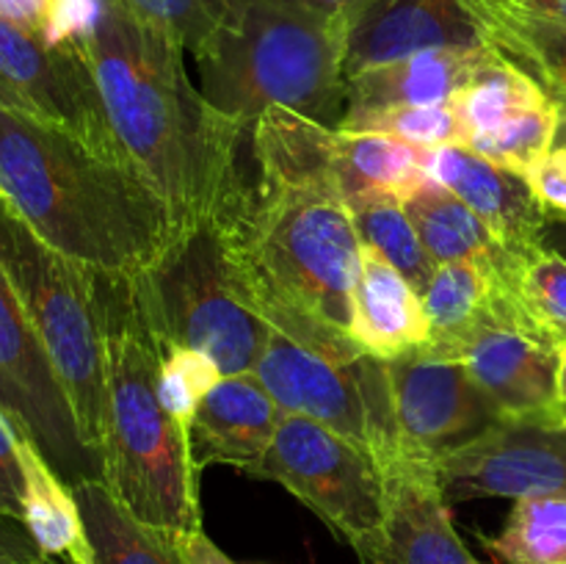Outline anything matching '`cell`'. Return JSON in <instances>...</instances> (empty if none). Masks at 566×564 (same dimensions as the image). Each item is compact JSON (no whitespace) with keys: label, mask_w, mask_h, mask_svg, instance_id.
<instances>
[{"label":"cell","mask_w":566,"mask_h":564,"mask_svg":"<svg viewBox=\"0 0 566 564\" xmlns=\"http://www.w3.org/2000/svg\"><path fill=\"white\" fill-rule=\"evenodd\" d=\"M254 177L216 221L227 280L265 326L332 359L365 357L348 341L363 241L337 160V127L291 108L254 122Z\"/></svg>","instance_id":"cell-1"},{"label":"cell","mask_w":566,"mask_h":564,"mask_svg":"<svg viewBox=\"0 0 566 564\" xmlns=\"http://www.w3.org/2000/svg\"><path fill=\"white\" fill-rule=\"evenodd\" d=\"M77 42L122 153L166 202L175 236L216 224L249 182L241 160L249 133L193 86L186 48L122 0H97Z\"/></svg>","instance_id":"cell-2"},{"label":"cell","mask_w":566,"mask_h":564,"mask_svg":"<svg viewBox=\"0 0 566 564\" xmlns=\"http://www.w3.org/2000/svg\"><path fill=\"white\" fill-rule=\"evenodd\" d=\"M0 194L64 258L133 280L175 241L169 208L133 166L0 103Z\"/></svg>","instance_id":"cell-3"},{"label":"cell","mask_w":566,"mask_h":564,"mask_svg":"<svg viewBox=\"0 0 566 564\" xmlns=\"http://www.w3.org/2000/svg\"><path fill=\"white\" fill-rule=\"evenodd\" d=\"M105 321L103 484L149 529L202 531L191 437L158 398L160 352L130 280L99 274Z\"/></svg>","instance_id":"cell-4"},{"label":"cell","mask_w":566,"mask_h":564,"mask_svg":"<svg viewBox=\"0 0 566 564\" xmlns=\"http://www.w3.org/2000/svg\"><path fill=\"white\" fill-rule=\"evenodd\" d=\"M346 48L348 17L302 0H224L193 53L199 92L247 133L269 108L337 127L346 114Z\"/></svg>","instance_id":"cell-5"},{"label":"cell","mask_w":566,"mask_h":564,"mask_svg":"<svg viewBox=\"0 0 566 564\" xmlns=\"http://www.w3.org/2000/svg\"><path fill=\"white\" fill-rule=\"evenodd\" d=\"M0 269L36 326L88 446H105V321L99 274L64 258L0 194Z\"/></svg>","instance_id":"cell-6"},{"label":"cell","mask_w":566,"mask_h":564,"mask_svg":"<svg viewBox=\"0 0 566 564\" xmlns=\"http://www.w3.org/2000/svg\"><path fill=\"white\" fill-rule=\"evenodd\" d=\"M130 285L160 352L197 348L224 376L252 374L271 330L232 291L216 224L175 236Z\"/></svg>","instance_id":"cell-7"},{"label":"cell","mask_w":566,"mask_h":564,"mask_svg":"<svg viewBox=\"0 0 566 564\" xmlns=\"http://www.w3.org/2000/svg\"><path fill=\"white\" fill-rule=\"evenodd\" d=\"M252 374L282 412L313 418L346 437L379 464L385 479L401 470H418L403 457L385 359L332 363L271 330Z\"/></svg>","instance_id":"cell-8"},{"label":"cell","mask_w":566,"mask_h":564,"mask_svg":"<svg viewBox=\"0 0 566 564\" xmlns=\"http://www.w3.org/2000/svg\"><path fill=\"white\" fill-rule=\"evenodd\" d=\"M249 476L285 487L365 564L374 562L385 534L387 479L346 437L313 418L282 412L269 453Z\"/></svg>","instance_id":"cell-9"},{"label":"cell","mask_w":566,"mask_h":564,"mask_svg":"<svg viewBox=\"0 0 566 564\" xmlns=\"http://www.w3.org/2000/svg\"><path fill=\"white\" fill-rule=\"evenodd\" d=\"M0 412L70 487L103 481V457L83 437L64 382L0 269Z\"/></svg>","instance_id":"cell-10"},{"label":"cell","mask_w":566,"mask_h":564,"mask_svg":"<svg viewBox=\"0 0 566 564\" xmlns=\"http://www.w3.org/2000/svg\"><path fill=\"white\" fill-rule=\"evenodd\" d=\"M403 457L412 468L437 464L503 418L462 359L429 346L385 359Z\"/></svg>","instance_id":"cell-11"},{"label":"cell","mask_w":566,"mask_h":564,"mask_svg":"<svg viewBox=\"0 0 566 564\" xmlns=\"http://www.w3.org/2000/svg\"><path fill=\"white\" fill-rule=\"evenodd\" d=\"M0 103L28 111L111 160L133 166L122 153L97 81L81 42L50 44L0 22Z\"/></svg>","instance_id":"cell-12"},{"label":"cell","mask_w":566,"mask_h":564,"mask_svg":"<svg viewBox=\"0 0 566 564\" xmlns=\"http://www.w3.org/2000/svg\"><path fill=\"white\" fill-rule=\"evenodd\" d=\"M446 501L566 498V409L514 415L437 464Z\"/></svg>","instance_id":"cell-13"},{"label":"cell","mask_w":566,"mask_h":564,"mask_svg":"<svg viewBox=\"0 0 566 564\" xmlns=\"http://www.w3.org/2000/svg\"><path fill=\"white\" fill-rule=\"evenodd\" d=\"M453 48H490L468 0H370L348 20L346 77L426 50Z\"/></svg>","instance_id":"cell-14"},{"label":"cell","mask_w":566,"mask_h":564,"mask_svg":"<svg viewBox=\"0 0 566 564\" xmlns=\"http://www.w3.org/2000/svg\"><path fill=\"white\" fill-rule=\"evenodd\" d=\"M423 169L429 180L457 194L514 258L525 260L547 247L551 219L525 177L490 164L462 144L423 149Z\"/></svg>","instance_id":"cell-15"},{"label":"cell","mask_w":566,"mask_h":564,"mask_svg":"<svg viewBox=\"0 0 566 564\" xmlns=\"http://www.w3.org/2000/svg\"><path fill=\"white\" fill-rule=\"evenodd\" d=\"M503 418L564 409L558 398V348L503 324H484L457 354Z\"/></svg>","instance_id":"cell-16"},{"label":"cell","mask_w":566,"mask_h":564,"mask_svg":"<svg viewBox=\"0 0 566 564\" xmlns=\"http://www.w3.org/2000/svg\"><path fill=\"white\" fill-rule=\"evenodd\" d=\"M282 409L254 374L224 376L199 401L191 426V453L199 470L205 464H232L252 473L269 453Z\"/></svg>","instance_id":"cell-17"},{"label":"cell","mask_w":566,"mask_h":564,"mask_svg":"<svg viewBox=\"0 0 566 564\" xmlns=\"http://www.w3.org/2000/svg\"><path fill=\"white\" fill-rule=\"evenodd\" d=\"M370 564H479L457 534L437 470L387 476V520Z\"/></svg>","instance_id":"cell-18"},{"label":"cell","mask_w":566,"mask_h":564,"mask_svg":"<svg viewBox=\"0 0 566 564\" xmlns=\"http://www.w3.org/2000/svg\"><path fill=\"white\" fill-rule=\"evenodd\" d=\"M348 341L359 354L398 359L431 341L423 296L392 263L363 243V269L352 293Z\"/></svg>","instance_id":"cell-19"},{"label":"cell","mask_w":566,"mask_h":564,"mask_svg":"<svg viewBox=\"0 0 566 564\" xmlns=\"http://www.w3.org/2000/svg\"><path fill=\"white\" fill-rule=\"evenodd\" d=\"M407 213L418 227L426 252L437 265L440 263H470L475 269L495 276L509 293L525 260L497 243V238L486 230L484 221L440 182L426 180L412 197L407 199Z\"/></svg>","instance_id":"cell-20"},{"label":"cell","mask_w":566,"mask_h":564,"mask_svg":"<svg viewBox=\"0 0 566 564\" xmlns=\"http://www.w3.org/2000/svg\"><path fill=\"white\" fill-rule=\"evenodd\" d=\"M490 48L426 50L346 77V111L442 105L470 81Z\"/></svg>","instance_id":"cell-21"},{"label":"cell","mask_w":566,"mask_h":564,"mask_svg":"<svg viewBox=\"0 0 566 564\" xmlns=\"http://www.w3.org/2000/svg\"><path fill=\"white\" fill-rule=\"evenodd\" d=\"M20 464L22 525L42 556L64 564H94V547L75 490L25 437H20Z\"/></svg>","instance_id":"cell-22"},{"label":"cell","mask_w":566,"mask_h":564,"mask_svg":"<svg viewBox=\"0 0 566 564\" xmlns=\"http://www.w3.org/2000/svg\"><path fill=\"white\" fill-rule=\"evenodd\" d=\"M420 296L431 326L426 346L453 357L481 326L497 324L503 299H512V293L475 265L440 263Z\"/></svg>","instance_id":"cell-23"},{"label":"cell","mask_w":566,"mask_h":564,"mask_svg":"<svg viewBox=\"0 0 566 564\" xmlns=\"http://www.w3.org/2000/svg\"><path fill=\"white\" fill-rule=\"evenodd\" d=\"M468 3L484 25L486 44L528 72L566 116V25L534 20L481 0Z\"/></svg>","instance_id":"cell-24"},{"label":"cell","mask_w":566,"mask_h":564,"mask_svg":"<svg viewBox=\"0 0 566 564\" xmlns=\"http://www.w3.org/2000/svg\"><path fill=\"white\" fill-rule=\"evenodd\" d=\"M86 520L94 564H186L177 534L138 523L103 481L72 487Z\"/></svg>","instance_id":"cell-25"},{"label":"cell","mask_w":566,"mask_h":564,"mask_svg":"<svg viewBox=\"0 0 566 564\" xmlns=\"http://www.w3.org/2000/svg\"><path fill=\"white\" fill-rule=\"evenodd\" d=\"M337 160L346 197L374 188L407 202L429 180L423 169V147L381 133L337 130Z\"/></svg>","instance_id":"cell-26"},{"label":"cell","mask_w":566,"mask_h":564,"mask_svg":"<svg viewBox=\"0 0 566 564\" xmlns=\"http://www.w3.org/2000/svg\"><path fill=\"white\" fill-rule=\"evenodd\" d=\"M547 100L551 97L542 92V86L528 72L520 70L495 48H490L470 81L453 94L451 103L470 138L473 133L495 130L520 111L534 108Z\"/></svg>","instance_id":"cell-27"},{"label":"cell","mask_w":566,"mask_h":564,"mask_svg":"<svg viewBox=\"0 0 566 564\" xmlns=\"http://www.w3.org/2000/svg\"><path fill=\"white\" fill-rule=\"evenodd\" d=\"M354 224H357L359 241L365 247L376 249L387 263L396 265L415 291L423 293L429 285L431 274L437 271V263L426 252L423 241L418 236V227L412 224L407 213V205L398 197L385 191H359L348 197Z\"/></svg>","instance_id":"cell-28"},{"label":"cell","mask_w":566,"mask_h":564,"mask_svg":"<svg viewBox=\"0 0 566 564\" xmlns=\"http://www.w3.org/2000/svg\"><path fill=\"white\" fill-rule=\"evenodd\" d=\"M486 551L506 564H566V498H517Z\"/></svg>","instance_id":"cell-29"},{"label":"cell","mask_w":566,"mask_h":564,"mask_svg":"<svg viewBox=\"0 0 566 564\" xmlns=\"http://www.w3.org/2000/svg\"><path fill=\"white\" fill-rule=\"evenodd\" d=\"M512 296L525 332L545 346L566 343V258L553 247L539 249L520 265Z\"/></svg>","instance_id":"cell-30"},{"label":"cell","mask_w":566,"mask_h":564,"mask_svg":"<svg viewBox=\"0 0 566 564\" xmlns=\"http://www.w3.org/2000/svg\"><path fill=\"white\" fill-rule=\"evenodd\" d=\"M562 111L553 100L525 108L497 125L495 130L473 133L464 147L473 149L490 164L512 171V175L528 177L531 169L553 149V142L562 127Z\"/></svg>","instance_id":"cell-31"},{"label":"cell","mask_w":566,"mask_h":564,"mask_svg":"<svg viewBox=\"0 0 566 564\" xmlns=\"http://www.w3.org/2000/svg\"><path fill=\"white\" fill-rule=\"evenodd\" d=\"M337 130L346 133H381L401 138L415 147H448L468 144V130L459 119L453 103L442 105H392V108L346 111L337 122Z\"/></svg>","instance_id":"cell-32"},{"label":"cell","mask_w":566,"mask_h":564,"mask_svg":"<svg viewBox=\"0 0 566 564\" xmlns=\"http://www.w3.org/2000/svg\"><path fill=\"white\" fill-rule=\"evenodd\" d=\"M221 379H224V374L219 370V365L197 348L175 346L166 348L164 357H160L158 398L166 412L188 431V437H191V426L197 420L199 401Z\"/></svg>","instance_id":"cell-33"},{"label":"cell","mask_w":566,"mask_h":564,"mask_svg":"<svg viewBox=\"0 0 566 564\" xmlns=\"http://www.w3.org/2000/svg\"><path fill=\"white\" fill-rule=\"evenodd\" d=\"M138 20L169 33L186 50L197 53L213 33L224 0H122Z\"/></svg>","instance_id":"cell-34"},{"label":"cell","mask_w":566,"mask_h":564,"mask_svg":"<svg viewBox=\"0 0 566 564\" xmlns=\"http://www.w3.org/2000/svg\"><path fill=\"white\" fill-rule=\"evenodd\" d=\"M534 188L536 199L545 208L547 219L566 224V144L553 147L525 177Z\"/></svg>","instance_id":"cell-35"},{"label":"cell","mask_w":566,"mask_h":564,"mask_svg":"<svg viewBox=\"0 0 566 564\" xmlns=\"http://www.w3.org/2000/svg\"><path fill=\"white\" fill-rule=\"evenodd\" d=\"M0 514L22 520L20 435L3 412H0Z\"/></svg>","instance_id":"cell-36"},{"label":"cell","mask_w":566,"mask_h":564,"mask_svg":"<svg viewBox=\"0 0 566 564\" xmlns=\"http://www.w3.org/2000/svg\"><path fill=\"white\" fill-rule=\"evenodd\" d=\"M59 0H0V22L50 39Z\"/></svg>","instance_id":"cell-37"},{"label":"cell","mask_w":566,"mask_h":564,"mask_svg":"<svg viewBox=\"0 0 566 564\" xmlns=\"http://www.w3.org/2000/svg\"><path fill=\"white\" fill-rule=\"evenodd\" d=\"M42 551L31 540L22 520L0 514V562H39Z\"/></svg>","instance_id":"cell-38"},{"label":"cell","mask_w":566,"mask_h":564,"mask_svg":"<svg viewBox=\"0 0 566 564\" xmlns=\"http://www.w3.org/2000/svg\"><path fill=\"white\" fill-rule=\"evenodd\" d=\"M481 3L501 6V9L534 17V20H547L566 25V0H481Z\"/></svg>","instance_id":"cell-39"},{"label":"cell","mask_w":566,"mask_h":564,"mask_svg":"<svg viewBox=\"0 0 566 564\" xmlns=\"http://www.w3.org/2000/svg\"><path fill=\"white\" fill-rule=\"evenodd\" d=\"M177 545H180L182 562L186 564H235L224 551H219L202 531L177 534Z\"/></svg>","instance_id":"cell-40"},{"label":"cell","mask_w":566,"mask_h":564,"mask_svg":"<svg viewBox=\"0 0 566 564\" xmlns=\"http://www.w3.org/2000/svg\"><path fill=\"white\" fill-rule=\"evenodd\" d=\"M547 247H553L556 252H562L566 258V224L564 221H551V227H547Z\"/></svg>","instance_id":"cell-41"},{"label":"cell","mask_w":566,"mask_h":564,"mask_svg":"<svg viewBox=\"0 0 566 564\" xmlns=\"http://www.w3.org/2000/svg\"><path fill=\"white\" fill-rule=\"evenodd\" d=\"M558 398L566 409V343L558 346Z\"/></svg>","instance_id":"cell-42"},{"label":"cell","mask_w":566,"mask_h":564,"mask_svg":"<svg viewBox=\"0 0 566 564\" xmlns=\"http://www.w3.org/2000/svg\"><path fill=\"white\" fill-rule=\"evenodd\" d=\"M0 564H55L53 558H39V562H0Z\"/></svg>","instance_id":"cell-43"},{"label":"cell","mask_w":566,"mask_h":564,"mask_svg":"<svg viewBox=\"0 0 566 564\" xmlns=\"http://www.w3.org/2000/svg\"><path fill=\"white\" fill-rule=\"evenodd\" d=\"M368 3H370V0H368Z\"/></svg>","instance_id":"cell-44"}]
</instances>
